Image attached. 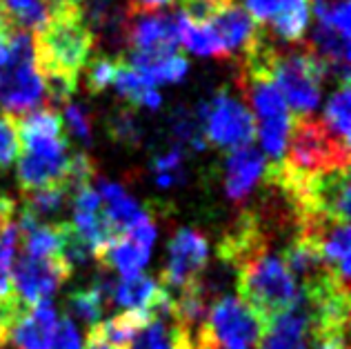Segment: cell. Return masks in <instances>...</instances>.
<instances>
[{
  "instance_id": "obj_1",
  "label": "cell",
  "mask_w": 351,
  "mask_h": 349,
  "mask_svg": "<svg viewBox=\"0 0 351 349\" xmlns=\"http://www.w3.org/2000/svg\"><path fill=\"white\" fill-rule=\"evenodd\" d=\"M94 43V29L89 27L80 5L53 7L49 18L34 36L38 76H60L78 82Z\"/></svg>"
},
{
  "instance_id": "obj_2",
  "label": "cell",
  "mask_w": 351,
  "mask_h": 349,
  "mask_svg": "<svg viewBox=\"0 0 351 349\" xmlns=\"http://www.w3.org/2000/svg\"><path fill=\"white\" fill-rule=\"evenodd\" d=\"M236 289L243 302H247L265 323L295 305L298 287L295 278L285 267L280 256L271 250L256 254L236 269Z\"/></svg>"
},
{
  "instance_id": "obj_3",
  "label": "cell",
  "mask_w": 351,
  "mask_h": 349,
  "mask_svg": "<svg viewBox=\"0 0 351 349\" xmlns=\"http://www.w3.org/2000/svg\"><path fill=\"white\" fill-rule=\"evenodd\" d=\"M7 58L0 65V107L7 116L21 118L45 103L43 80L36 69L32 32L9 27L3 36Z\"/></svg>"
},
{
  "instance_id": "obj_4",
  "label": "cell",
  "mask_w": 351,
  "mask_h": 349,
  "mask_svg": "<svg viewBox=\"0 0 351 349\" xmlns=\"http://www.w3.org/2000/svg\"><path fill=\"white\" fill-rule=\"evenodd\" d=\"M282 163L302 176L349 167V147L329 134L322 118L318 121L311 114L291 116Z\"/></svg>"
},
{
  "instance_id": "obj_5",
  "label": "cell",
  "mask_w": 351,
  "mask_h": 349,
  "mask_svg": "<svg viewBox=\"0 0 351 349\" xmlns=\"http://www.w3.org/2000/svg\"><path fill=\"white\" fill-rule=\"evenodd\" d=\"M265 320L234 296H220L211 302L205 320L196 332V349H252L258 347Z\"/></svg>"
},
{
  "instance_id": "obj_6",
  "label": "cell",
  "mask_w": 351,
  "mask_h": 349,
  "mask_svg": "<svg viewBox=\"0 0 351 349\" xmlns=\"http://www.w3.org/2000/svg\"><path fill=\"white\" fill-rule=\"evenodd\" d=\"M196 116L202 125L205 141L220 149L252 145L256 136L252 109L236 100L227 89H218L209 100L200 103Z\"/></svg>"
},
{
  "instance_id": "obj_7",
  "label": "cell",
  "mask_w": 351,
  "mask_h": 349,
  "mask_svg": "<svg viewBox=\"0 0 351 349\" xmlns=\"http://www.w3.org/2000/svg\"><path fill=\"white\" fill-rule=\"evenodd\" d=\"M125 45L134 53H145V56L178 53V16L127 3Z\"/></svg>"
},
{
  "instance_id": "obj_8",
  "label": "cell",
  "mask_w": 351,
  "mask_h": 349,
  "mask_svg": "<svg viewBox=\"0 0 351 349\" xmlns=\"http://www.w3.org/2000/svg\"><path fill=\"white\" fill-rule=\"evenodd\" d=\"M23 156L18 160V182L25 191L64 185L67 173V136L60 139H38L21 143Z\"/></svg>"
},
{
  "instance_id": "obj_9",
  "label": "cell",
  "mask_w": 351,
  "mask_h": 349,
  "mask_svg": "<svg viewBox=\"0 0 351 349\" xmlns=\"http://www.w3.org/2000/svg\"><path fill=\"white\" fill-rule=\"evenodd\" d=\"M71 272L73 269L60 254L49 256V258L21 254L12 265V287L29 305H36V302L51 300L60 285L69 280Z\"/></svg>"
},
{
  "instance_id": "obj_10",
  "label": "cell",
  "mask_w": 351,
  "mask_h": 349,
  "mask_svg": "<svg viewBox=\"0 0 351 349\" xmlns=\"http://www.w3.org/2000/svg\"><path fill=\"white\" fill-rule=\"evenodd\" d=\"M209 261V243L198 229L180 227L169 241V261L160 274V285L167 289H180L196 280Z\"/></svg>"
},
{
  "instance_id": "obj_11",
  "label": "cell",
  "mask_w": 351,
  "mask_h": 349,
  "mask_svg": "<svg viewBox=\"0 0 351 349\" xmlns=\"http://www.w3.org/2000/svg\"><path fill=\"white\" fill-rule=\"evenodd\" d=\"M205 25L214 32L227 56H234V53L243 56L263 32V27L254 21L252 14L238 0H225Z\"/></svg>"
},
{
  "instance_id": "obj_12",
  "label": "cell",
  "mask_w": 351,
  "mask_h": 349,
  "mask_svg": "<svg viewBox=\"0 0 351 349\" xmlns=\"http://www.w3.org/2000/svg\"><path fill=\"white\" fill-rule=\"evenodd\" d=\"M265 158L252 145L229 149L225 160V194L236 205L252 196L254 187L265 178Z\"/></svg>"
},
{
  "instance_id": "obj_13",
  "label": "cell",
  "mask_w": 351,
  "mask_h": 349,
  "mask_svg": "<svg viewBox=\"0 0 351 349\" xmlns=\"http://www.w3.org/2000/svg\"><path fill=\"white\" fill-rule=\"evenodd\" d=\"M309 345L311 336L307 316L298 300L291 309L267 320L261 341H258L261 349H309Z\"/></svg>"
},
{
  "instance_id": "obj_14",
  "label": "cell",
  "mask_w": 351,
  "mask_h": 349,
  "mask_svg": "<svg viewBox=\"0 0 351 349\" xmlns=\"http://www.w3.org/2000/svg\"><path fill=\"white\" fill-rule=\"evenodd\" d=\"M58 316L49 300L36 302L32 309L23 316L7 341L14 343V349H51L53 336H56Z\"/></svg>"
},
{
  "instance_id": "obj_15",
  "label": "cell",
  "mask_w": 351,
  "mask_h": 349,
  "mask_svg": "<svg viewBox=\"0 0 351 349\" xmlns=\"http://www.w3.org/2000/svg\"><path fill=\"white\" fill-rule=\"evenodd\" d=\"M149 252L152 247H145L143 243L134 241L129 234H120L100 250L96 263L103 269H114L123 278H129L136 276V274H143L147 261H149Z\"/></svg>"
},
{
  "instance_id": "obj_16",
  "label": "cell",
  "mask_w": 351,
  "mask_h": 349,
  "mask_svg": "<svg viewBox=\"0 0 351 349\" xmlns=\"http://www.w3.org/2000/svg\"><path fill=\"white\" fill-rule=\"evenodd\" d=\"M112 85L116 87L118 96L127 100L132 107H149V109H158L162 98L156 91L149 82L145 80V76L141 71H136L125 58L118 56V65H116V73Z\"/></svg>"
},
{
  "instance_id": "obj_17",
  "label": "cell",
  "mask_w": 351,
  "mask_h": 349,
  "mask_svg": "<svg viewBox=\"0 0 351 349\" xmlns=\"http://www.w3.org/2000/svg\"><path fill=\"white\" fill-rule=\"evenodd\" d=\"M136 71H141L149 85H160V82H178L187 73V58L180 53H169V56H145V53L132 51V62Z\"/></svg>"
},
{
  "instance_id": "obj_18",
  "label": "cell",
  "mask_w": 351,
  "mask_h": 349,
  "mask_svg": "<svg viewBox=\"0 0 351 349\" xmlns=\"http://www.w3.org/2000/svg\"><path fill=\"white\" fill-rule=\"evenodd\" d=\"M158 287H160V282L145 276V274L120 278L114 282L112 305H118L123 309H147V305L152 302L154 293L158 291Z\"/></svg>"
},
{
  "instance_id": "obj_19",
  "label": "cell",
  "mask_w": 351,
  "mask_h": 349,
  "mask_svg": "<svg viewBox=\"0 0 351 349\" xmlns=\"http://www.w3.org/2000/svg\"><path fill=\"white\" fill-rule=\"evenodd\" d=\"M178 38L189 51L200 53V56H211L218 60L229 58L227 51L223 49V45H220V40L216 38L214 32H211L207 25L191 23L182 14H178Z\"/></svg>"
},
{
  "instance_id": "obj_20",
  "label": "cell",
  "mask_w": 351,
  "mask_h": 349,
  "mask_svg": "<svg viewBox=\"0 0 351 349\" xmlns=\"http://www.w3.org/2000/svg\"><path fill=\"white\" fill-rule=\"evenodd\" d=\"M0 9L9 25L25 32H38L51 12L45 0H0Z\"/></svg>"
},
{
  "instance_id": "obj_21",
  "label": "cell",
  "mask_w": 351,
  "mask_h": 349,
  "mask_svg": "<svg viewBox=\"0 0 351 349\" xmlns=\"http://www.w3.org/2000/svg\"><path fill=\"white\" fill-rule=\"evenodd\" d=\"M69 203H71V191L67 189V185H51V187L25 191L23 207L43 223V220L62 214V209Z\"/></svg>"
},
{
  "instance_id": "obj_22",
  "label": "cell",
  "mask_w": 351,
  "mask_h": 349,
  "mask_svg": "<svg viewBox=\"0 0 351 349\" xmlns=\"http://www.w3.org/2000/svg\"><path fill=\"white\" fill-rule=\"evenodd\" d=\"M64 305H67L71 316L80 318L82 323H87L89 327L100 323V320H103V311L107 309L103 291H100V285L96 282V278L89 287L73 289L67 296V302H64Z\"/></svg>"
},
{
  "instance_id": "obj_23",
  "label": "cell",
  "mask_w": 351,
  "mask_h": 349,
  "mask_svg": "<svg viewBox=\"0 0 351 349\" xmlns=\"http://www.w3.org/2000/svg\"><path fill=\"white\" fill-rule=\"evenodd\" d=\"M58 227V254L62 256L71 269L85 267L94 261V250L85 236L78 232L73 223H56Z\"/></svg>"
},
{
  "instance_id": "obj_24",
  "label": "cell",
  "mask_w": 351,
  "mask_h": 349,
  "mask_svg": "<svg viewBox=\"0 0 351 349\" xmlns=\"http://www.w3.org/2000/svg\"><path fill=\"white\" fill-rule=\"evenodd\" d=\"M349 82L345 85H338V89L334 91V96L329 98V105L325 109V116H322V123L329 130V134L334 136L338 143H343L349 147Z\"/></svg>"
},
{
  "instance_id": "obj_25",
  "label": "cell",
  "mask_w": 351,
  "mask_h": 349,
  "mask_svg": "<svg viewBox=\"0 0 351 349\" xmlns=\"http://www.w3.org/2000/svg\"><path fill=\"white\" fill-rule=\"evenodd\" d=\"M307 23H309V5H300L276 14L267 25L271 27V34L276 38L295 45L302 38L304 29H307Z\"/></svg>"
},
{
  "instance_id": "obj_26",
  "label": "cell",
  "mask_w": 351,
  "mask_h": 349,
  "mask_svg": "<svg viewBox=\"0 0 351 349\" xmlns=\"http://www.w3.org/2000/svg\"><path fill=\"white\" fill-rule=\"evenodd\" d=\"M21 245L23 254L36 256V258H49L58 256V227L56 225H36L34 229L21 232Z\"/></svg>"
},
{
  "instance_id": "obj_27",
  "label": "cell",
  "mask_w": 351,
  "mask_h": 349,
  "mask_svg": "<svg viewBox=\"0 0 351 349\" xmlns=\"http://www.w3.org/2000/svg\"><path fill=\"white\" fill-rule=\"evenodd\" d=\"M171 132L180 143L193 147V149H205L207 147L198 116L189 112L187 107H176V112L171 114Z\"/></svg>"
},
{
  "instance_id": "obj_28",
  "label": "cell",
  "mask_w": 351,
  "mask_h": 349,
  "mask_svg": "<svg viewBox=\"0 0 351 349\" xmlns=\"http://www.w3.org/2000/svg\"><path fill=\"white\" fill-rule=\"evenodd\" d=\"M182 149L180 147H171L167 154L156 156L152 163V169L156 173V182L162 189H169L173 185H180L184 180V169H182Z\"/></svg>"
},
{
  "instance_id": "obj_29",
  "label": "cell",
  "mask_w": 351,
  "mask_h": 349,
  "mask_svg": "<svg viewBox=\"0 0 351 349\" xmlns=\"http://www.w3.org/2000/svg\"><path fill=\"white\" fill-rule=\"evenodd\" d=\"M109 136L125 147H138L143 143V127L138 123L134 109H118V112L109 118Z\"/></svg>"
},
{
  "instance_id": "obj_30",
  "label": "cell",
  "mask_w": 351,
  "mask_h": 349,
  "mask_svg": "<svg viewBox=\"0 0 351 349\" xmlns=\"http://www.w3.org/2000/svg\"><path fill=\"white\" fill-rule=\"evenodd\" d=\"M116 65H118V56H96L85 62V87L91 91V94H100L105 91L114 80L116 73Z\"/></svg>"
},
{
  "instance_id": "obj_31",
  "label": "cell",
  "mask_w": 351,
  "mask_h": 349,
  "mask_svg": "<svg viewBox=\"0 0 351 349\" xmlns=\"http://www.w3.org/2000/svg\"><path fill=\"white\" fill-rule=\"evenodd\" d=\"M29 309L32 305L12 287V285H9L5 291H0V329H3V334L9 336V332L21 323L23 316Z\"/></svg>"
},
{
  "instance_id": "obj_32",
  "label": "cell",
  "mask_w": 351,
  "mask_h": 349,
  "mask_svg": "<svg viewBox=\"0 0 351 349\" xmlns=\"http://www.w3.org/2000/svg\"><path fill=\"white\" fill-rule=\"evenodd\" d=\"M21 156V136H18L16 118L0 116V171L7 169Z\"/></svg>"
},
{
  "instance_id": "obj_33",
  "label": "cell",
  "mask_w": 351,
  "mask_h": 349,
  "mask_svg": "<svg viewBox=\"0 0 351 349\" xmlns=\"http://www.w3.org/2000/svg\"><path fill=\"white\" fill-rule=\"evenodd\" d=\"M64 123L73 139H78L82 145H91L94 141V132H91V116L87 114L85 107L76 103L64 105Z\"/></svg>"
},
{
  "instance_id": "obj_34",
  "label": "cell",
  "mask_w": 351,
  "mask_h": 349,
  "mask_svg": "<svg viewBox=\"0 0 351 349\" xmlns=\"http://www.w3.org/2000/svg\"><path fill=\"white\" fill-rule=\"evenodd\" d=\"M309 5V0H247V12L258 25H267L276 14L285 12V9Z\"/></svg>"
},
{
  "instance_id": "obj_35",
  "label": "cell",
  "mask_w": 351,
  "mask_h": 349,
  "mask_svg": "<svg viewBox=\"0 0 351 349\" xmlns=\"http://www.w3.org/2000/svg\"><path fill=\"white\" fill-rule=\"evenodd\" d=\"M14 216H16V200L7 191H0V229L14 223Z\"/></svg>"
},
{
  "instance_id": "obj_36",
  "label": "cell",
  "mask_w": 351,
  "mask_h": 349,
  "mask_svg": "<svg viewBox=\"0 0 351 349\" xmlns=\"http://www.w3.org/2000/svg\"><path fill=\"white\" fill-rule=\"evenodd\" d=\"M132 3L138 7H147V9H160L165 5H171L173 0H132Z\"/></svg>"
},
{
  "instance_id": "obj_37",
  "label": "cell",
  "mask_w": 351,
  "mask_h": 349,
  "mask_svg": "<svg viewBox=\"0 0 351 349\" xmlns=\"http://www.w3.org/2000/svg\"><path fill=\"white\" fill-rule=\"evenodd\" d=\"M49 5V9L53 7H62V5H80L82 7V0H45Z\"/></svg>"
},
{
  "instance_id": "obj_38",
  "label": "cell",
  "mask_w": 351,
  "mask_h": 349,
  "mask_svg": "<svg viewBox=\"0 0 351 349\" xmlns=\"http://www.w3.org/2000/svg\"><path fill=\"white\" fill-rule=\"evenodd\" d=\"M85 349H116L107 343H100V341H94V338H87V347Z\"/></svg>"
},
{
  "instance_id": "obj_39",
  "label": "cell",
  "mask_w": 351,
  "mask_h": 349,
  "mask_svg": "<svg viewBox=\"0 0 351 349\" xmlns=\"http://www.w3.org/2000/svg\"><path fill=\"white\" fill-rule=\"evenodd\" d=\"M9 27H14V25H9V21L5 18V14H3V9H0V38H3V36L7 34Z\"/></svg>"
},
{
  "instance_id": "obj_40",
  "label": "cell",
  "mask_w": 351,
  "mask_h": 349,
  "mask_svg": "<svg viewBox=\"0 0 351 349\" xmlns=\"http://www.w3.org/2000/svg\"><path fill=\"white\" fill-rule=\"evenodd\" d=\"M318 349H347V343H322Z\"/></svg>"
},
{
  "instance_id": "obj_41",
  "label": "cell",
  "mask_w": 351,
  "mask_h": 349,
  "mask_svg": "<svg viewBox=\"0 0 351 349\" xmlns=\"http://www.w3.org/2000/svg\"><path fill=\"white\" fill-rule=\"evenodd\" d=\"M7 345V336L3 334V329H0V347H5Z\"/></svg>"
},
{
  "instance_id": "obj_42",
  "label": "cell",
  "mask_w": 351,
  "mask_h": 349,
  "mask_svg": "<svg viewBox=\"0 0 351 349\" xmlns=\"http://www.w3.org/2000/svg\"><path fill=\"white\" fill-rule=\"evenodd\" d=\"M216 349H223V347H216Z\"/></svg>"
}]
</instances>
